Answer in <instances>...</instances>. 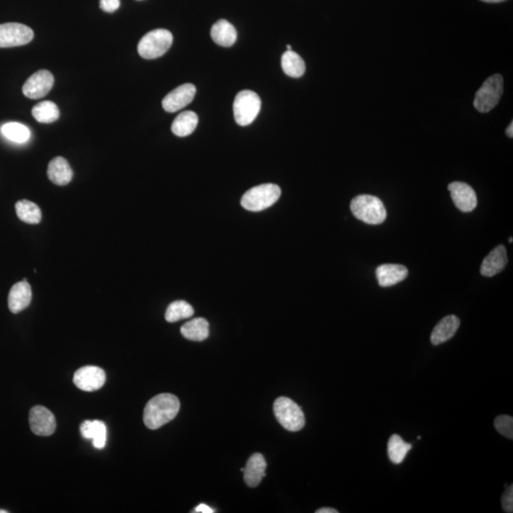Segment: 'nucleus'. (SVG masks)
<instances>
[{
    "label": "nucleus",
    "mask_w": 513,
    "mask_h": 513,
    "mask_svg": "<svg viewBox=\"0 0 513 513\" xmlns=\"http://www.w3.org/2000/svg\"><path fill=\"white\" fill-rule=\"evenodd\" d=\"M179 411L180 401L176 395H155L145 407L144 422L150 430H156L174 420Z\"/></svg>",
    "instance_id": "obj_1"
},
{
    "label": "nucleus",
    "mask_w": 513,
    "mask_h": 513,
    "mask_svg": "<svg viewBox=\"0 0 513 513\" xmlns=\"http://www.w3.org/2000/svg\"><path fill=\"white\" fill-rule=\"evenodd\" d=\"M353 215L365 224L380 225L387 218L384 203L379 198L372 195H359L351 202Z\"/></svg>",
    "instance_id": "obj_2"
},
{
    "label": "nucleus",
    "mask_w": 513,
    "mask_h": 513,
    "mask_svg": "<svg viewBox=\"0 0 513 513\" xmlns=\"http://www.w3.org/2000/svg\"><path fill=\"white\" fill-rule=\"evenodd\" d=\"M281 194L280 186L274 184L255 186L242 196V206L253 212L264 210L274 205L280 199Z\"/></svg>",
    "instance_id": "obj_3"
},
{
    "label": "nucleus",
    "mask_w": 513,
    "mask_h": 513,
    "mask_svg": "<svg viewBox=\"0 0 513 513\" xmlns=\"http://www.w3.org/2000/svg\"><path fill=\"white\" fill-rule=\"evenodd\" d=\"M174 42L169 30L157 29L147 33L138 44V54L145 60H155L169 51Z\"/></svg>",
    "instance_id": "obj_4"
},
{
    "label": "nucleus",
    "mask_w": 513,
    "mask_h": 513,
    "mask_svg": "<svg viewBox=\"0 0 513 513\" xmlns=\"http://www.w3.org/2000/svg\"><path fill=\"white\" fill-rule=\"evenodd\" d=\"M274 414L281 425L289 432H298L305 425L303 409L288 398H278L274 403Z\"/></svg>",
    "instance_id": "obj_5"
},
{
    "label": "nucleus",
    "mask_w": 513,
    "mask_h": 513,
    "mask_svg": "<svg viewBox=\"0 0 513 513\" xmlns=\"http://www.w3.org/2000/svg\"><path fill=\"white\" fill-rule=\"evenodd\" d=\"M503 77L495 74L485 81L475 94L473 105L479 113H487L497 106L503 94Z\"/></svg>",
    "instance_id": "obj_6"
},
{
    "label": "nucleus",
    "mask_w": 513,
    "mask_h": 513,
    "mask_svg": "<svg viewBox=\"0 0 513 513\" xmlns=\"http://www.w3.org/2000/svg\"><path fill=\"white\" fill-rule=\"evenodd\" d=\"M261 101L260 96L252 91H242L236 96L233 103L234 117L237 124L248 125L252 124L260 113Z\"/></svg>",
    "instance_id": "obj_7"
},
{
    "label": "nucleus",
    "mask_w": 513,
    "mask_h": 513,
    "mask_svg": "<svg viewBox=\"0 0 513 513\" xmlns=\"http://www.w3.org/2000/svg\"><path fill=\"white\" fill-rule=\"evenodd\" d=\"M33 30L21 23L0 24V48L26 45L33 40Z\"/></svg>",
    "instance_id": "obj_8"
},
{
    "label": "nucleus",
    "mask_w": 513,
    "mask_h": 513,
    "mask_svg": "<svg viewBox=\"0 0 513 513\" xmlns=\"http://www.w3.org/2000/svg\"><path fill=\"white\" fill-rule=\"evenodd\" d=\"M54 75L46 69L35 72L25 82L22 91L24 96L30 99H39L45 97L54 86Z\"/></svg>",
    "instance_id": "obj_9"
},
{
    "label": "nucleus",
    "mask_w": 513,
    "mask_h": 513,
    "mask_svg": "<svg viewBox=\"0 0 513 513\" xmlns=\"http://www.w3.org/2000/svg\"><path fill=\"white\" fill-rule=\"evenodd\" d=\"M29 421L30 430L36 436H52L57 429L55 415L43 406H35L30 410Z\"/></svg>",
    "instance_id": "obj_10"
},
{
    "label": "nucleus",
    "mask_w": 513,
    "mask_h": 513,
    "mask_svg": "<svg viewBox=\"0 0 513 513\" xmlns=\"http://www.w3.org/2000/svg\"><path fill=\"white\" fill-rule=\"evenodd\" d=\"M105 381L104 370L97 366L80 368L74 376L75 386L85 392L97 391L104 386Z\"/></svg>",
    "instance_id": "obj_11"
},
{
    "label": "nucleus",
    "mask_w": 513,
    "mask_h": 513,
    "mask_svg": "<svg viewBox=\"0 0 513 513\" xmlns=\"http://www.w3.org/2000/svg\"><path fill=\"white\" fill-rule=\"evenodd\" d=\"M196 94V87L192 84H184L170 91L163 99L162 106L167 113H176L191 104Z\"/></svg>",
    "instance_id": "obj_12"
},
{
    "label": "nucleus",
    "mask_w": 513,
    "mask_h": 513,
    "mask_svg": "<svg viewBox=\"0 0 513 513\" xmlns=\"http://www.w3.org/2000/svg\"><path fill=\"white\" fill-rule=\"evenodd\" d=\"M454 205L462 212H472L478 205V196L468 184L453 182L448 186Z\"/></svg>",
    "instance_id": "obj_13"
},
{
    "label": "nucleus",
    "mask_w": 513,
    "mask_h": 513,
    "mask_svg": "<svg viewBox=\"0 0 513 513\" xmlns=\"http://www.w3.org/2000/svg\"><path fill=\"white\" fill-rule=\"evenodd\" d=\"M32 300V288L28 281H19L12 287L8 298L10 311L18 314L30 305Z\"/></svg>",
    "instance_id": "obj_14"
},
{
    "label": "nucleus",
    "mask_w": 513,
    "mask_h": 513,
    "mask_svg": "<svg viewBox=\"0 0 513 513\" xmlns=\"http://www.w3.org/2000/svg\"><path fill=\"white\" fill-rule=\"evenodd\" d=\"M266 461L263 454L254 453L247 460L244 468V481L247 486L258 487L266 476Z\"/></svg>",
    "instance_id": "obj_15"
},
{
    "label": "nucleus",
    "mask_w": 513,
    "mask_h": 513,
    "mask_svg": "<svg viewBox=\"0 0 513 513\" xmlns=\"http://www.w3.org/2000/svg\"><path fill=\"white\" fill-rule=\"evenodd\" d=\"M376 275L379 286L390 287L405 280L408 269L401 264H382L376 269Z\"/></svg>",
    "instance_id": "obj_16"
},
{
    "label": "nucleus",
    "mask_w": 513,
    "mask_h": 513,
    "mask_svg": "<svg viewBox=\"0 0 513 513\" xmlns=\"http://www.w3.org/2000/svg\"><path fill=\"white\" fill-rule=\"evenodd\" d=\"M507 254L504 245H498L484 259L480 272L485 277H493L506 267Z\"/></svg>",
    "instance_id": "obj_17"
},
{
    "label": "nucleus",
    "mask_w": 513,
    "mask_h": 513,
    "mask_svg": "<svg viewBox=\"0 0 513 513\" xmlns=\"http://www.w3.org/2000/svg\"><path fill=\"white\" fill-rule=\"evenodd\" d=\"M460 326V320L454 315L445 317L440 320L431 334V342L433 345H439L448 342L456 334Z\"/></svg>",
    "instance_id": "obj_18"
},
{
    "label": "nucleus",
    "mask_w": 513,
    "mask_h": 513,
    "mask_svg": "<svg viewBox=\"0 0 513 513\" xmlns=\"http://www.w3.org/2000/svg\"><path fill=\"white\" fill-rule=\"evenodd\" d=\"M81 434L84 439L93 440L96 449L104 448L107 442V427L100 420L84 421L80 426Z\"/></svg>",
    "instance_id": "obj_19"
},
{
    "label": "nucleus",
    "mask_w": 513,
    "mask_h": 513,
    "mask_svg": "<svg viewBox=\"0 0 513 513\" xmlns=\"http://www.w3.org/2000/svg\"><path fill=\"white\" fill-rule=\"evenodd\" d=\"M74 172L68 161L63 157H55L50 162L48 177L57 186H66L71 182Z\"/></svg>",
    "instance_id": "obj_20"
},
{
    "label": "nucleus",
    "mask_w": 513,
    "mask_h": 513,
    "mask_svg": "<svg viewBox=\"0 0 513 513\" xmlns=\"http://www.w3.org/2000/svg\"><path fill=\"white\" fill-rule=\"evenodd\" d=\"M211 38L216 44L222 47H231L237 40V30L230 22L221 19L213 25Z\"/></svg>",
    "instance_id": "obj_21"
},
{
    "label": "nucleus",
    "mask_w": 513,
    "mask_h": 513,
    "mask_svg": "<svg viewBox=\"0 0 513 513\" xmlns=\"http://www.w3.org/2000/svg\"><path fill=\"white\" fill-rule=\"evenodd\" d=\"M181 333L192 342H203L209 336V323L203 317L189 320L181 328Z\"/></svg>",
    "instance_id": "obj_22"
},
{
    "label": "nucleus",
    "mask_w": 513,
    "mask_h": 513,
    "mask_svg": "<svg viewBox=\"0 0 513 513\" xmlns=\"http://www.w3.org/2000/svg\"><path fill=\"white\" fill-rule=\"evenodd\" d=\"M198 115L193 111H184L175 118L171 125L172 133L179 137L191 135L196 130Z\"/></svg>",
    "instance_id": "obj_23"
},
{
    "label": "nucleus",
    "mask_w": 513,
    "mask_h": 513,
    "mask_svg": "<svg viewBox=\"0 0 513 513\" xmlns=\"http://www.w3.org/2000/svg\"><path fill=\"white\" fill-rule=\"evenodd\" d=\"M281 68L290 77H302L305 72V63L297 52L286 51L281 57Z\"/></svg>",
    "instance_id": "obj_24"
},
{
    "label": "nucleus",
    "mask_w": 513,
    "mask_h": 513,
    "mask_svg": "<svg viewBox=\"0 0 513 513\" xmlns=\"http://www.w3.org/2000/svg\"><path fill=\"white\" fill-rule=\"evenodd\" d=\"M16 211L18 218L27 224L36 225L41 221L40 208L36 203L30 202V201H19L16 203Z\"/></svg>",
    "instance_id": "obj_25"
},
{
    "label": "nucleus",
    "mask_w": 513,
    "mask_h": 513,
    "mask_svg": "<svg viewBox=\"0 0 513 513\" xmlns=\"http://www.w3.org/2000/svg\"><path fill=\"white\" fill-rule=\"evenodd\" d=\"M388 456L394 464H401L412 450V444L404 441L398 434H393L388 441Z\"/></svg>",
    "instance_id": "obj_26"
},
{
    "label": "nucleus",
    "mask_w": 513,
    "mask_h": 513,
    "mask_svg": "<svg viewBox=\"0 0 513 513\" xmlns=\"http://www.w3.org/2000/svg\"><path fill=\"white\" fill-rule=\"evenodd\" d=\"M32 113L36 121L42 124H50L60 118V110L52 101L38 103L33 108Z\"/></svg>",
    "instance_id": "obj_27"
},
{
    "label": "nucleus",
    "mask_w": 513,
    "mask_h": 513,
    "mask_svg": "<svg viewBox=\"0 0 513 513\" xmlns=\"http://www.w3.org/2000/svg\"><path fill=\"white\" fill-rule=\"evenodd\" d=\"M1 133L8 140L18 144L26 143L30 137L29 128L18 122H10L2 125Z\"/></svg>",
    "instance_id": "obj_28"
},
{
    "label": "nucleus",
    "mask_w": 513,
    "mask_h": 513,
    "mask_svg": "<svg viewBox=\"0 0 513 513\" xmlns=\"http://www.w3.org/2000/svg\"><path fill=\"white\" fill-rule=\"evenodd\" d=\"M194 315V309L188 303L177 300L170 303L166 312V320L169 322H176L188 319Z\"/></svg>",
    "instance_id": "obj_29"
},
{
    "label": "nucleus",
    "mask_w": 513,
    "mask_h": 513,
    "mask_svg": "<svg viewBox=\"0 0 513 513\" xmlns=\"http://www.w3.org/2000/svg\"><path fill=\"white\" fill-rule=\"evenodd\" d=\"M495 427L498 433L507 439H513V418L509 415H499L495 418Z\"/></svg>",
    "instance_id": "obj_30"
},
{
    "label": "nucleus",
    "mask_w": 513,
    "mask_h": 513,
    "mask_svg": "<svg viewBox=\"0 0 513 513\" xmlns=\"http://www.w3.org/2000/svg\"><path fill=\"white\" fill-rule=\"evenodd\" d=\"M502 507L504 512L512 513L513 512V487L509 486L504 490L501 498Z\"/></svg>",
    "instance_id": "obj_31"
},
{
    "label": "nucleus",
    "mask_w": 513,
    "mask_h": 513,
    "mask_svg": "<svg viewBox=\"0 0 513 513\" xmlns=\"http://www.w3.org/2000/svg\"><path fill=\"white\" fill-rule=\"evenodd\" d=\"M100 8L106 13H114L120 8V0H100Z\"/></svg>",
    "instance_id": "obj_32"
},
{
    "label": "nucleus",
    "mask_w": 513,
    "mask_h": 513,
    "mask_svg": "<svg viewBox=\"0 0 513 513\" xmlns=\"http://www.w3.org/2000/svg\"><path fill=\"white\" fill-rule=\"evenodd\" d=\"M194 512L212 513L214 512V510L212 509L210 507H208V504H200L199 506L195 509Z\"/></svg>",
    "instance_id": "obj_33"
},
{
    "label": "nucleus",
    "mask_w": 513,
    "mask_h": 513,
    "mask_svg": "<svg viewBox=\"0 0 513 513\" xmlns=\"http://www.w3.org/2000/svg\"><path fill=\"white\" fill-rule=\"evenodd\" d=\"M317 513H337V509H331V507H322V509H317Z\"/></svg>",
    "instance_id": "obj_34"
},
{
    "label": "nucleus",
    "mask_w": 513,
    "mask_h": 513,
    "mask_svg": "<svg viewBox=\"0 0 513 513\" xmlns=\"http://www.w3.org/2000/svg\"><path fill=\"white\" fill-rule=\"evenodd\" d=\"M507 137L512 138L513 137V123H510V125L507 128Z\"/></svg>",
    "instance_id": "obj_35"
},
{
    "label": "nucleus",
    "mask_w": 513,
    "mask_h": 513,
    "mask_svg": "<svg viewBox=\"0 0 513 513\" xmlns=\"http://www.w3.org/2000/svg\"><path fill=\"white\" fill-rule=\"evenodd\" d=\"M481 1L487 2V4H499V2L506 1V0H481Z\"/></svg>",
    "instance_id": "obj_36"
},
{
    "label": "nucleus",
    "mask_w": 513,
    "mask_h": 513,
    "mask_svg": "<svg viewBox=\"0 0 513 513\" xmlns=\"http://www.w3.org/2000/svg\"><path fill=\"white\" fill-rule=\"evenodd\" d=\"M286 48H287V51H292V47H291V45L287 46Z\"/></svg>",
    "instance_id": "obj_37"
},
{
    "label": "nucleus",
    "mask_w": 513,
    "mask_h": 513,
    "mask_svg": "<svg viewBox=\"0 0 513 513\" xmlns=\"http://www.w3.org/2000/svg\"><path fill=\"white\" fill-rule=\"evenodd\" d=\"M7 510L0 509V513H7Z\"/></svg>",
    "instance_id": "obj_38"
}]
</instances>
